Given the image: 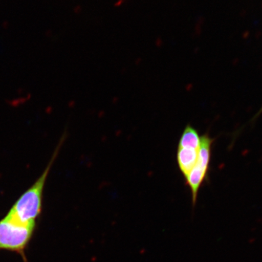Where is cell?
I'll return each instance as SVG.
<instances>
[{"instance_id": "cell-5", "label": "cell", "mask_w": 262, "mask_h": 262, "mask_svg": "<svg viewBox=\"0 0 262 262\" xmlns=\"http://www.w3.org/2000/svg\"><path fill=\"white\" fill-rule=\"evenodd\" d=\"M201 145V137L198 130L190 124L186 126L180 137L179 147H191L199 150Z\"/></svg>"}, {"instance_id": "cell-6", "label": "cell", "mask_w": 262, "mask_h": 262, "mask_svg": "<svg viewBox=\"0 0 262 262\" xmlns=\"http://www.w3.org/2000/svg\"><path fill=\"white\" fill-rule=\"evenodd\" d=\"M81 11V9L80 6H77L76 8L75 9V12L76 13H78Z\"/></svg>"}, {"instance_id": "cell-1", "label": "cell", "mask_w": 262, "mask_h": 262, "mask_svg": "<svg viewBox=\"0 0 262 262\" xmlns=\"http://www.w3.org/2000/svg\"><path fill=\"white\" fill-rule=\"evenodd\" d=\"M63 141L64 140H61L47 168L40 178L18 199L6 217L19 224L26 225L35 224V219L40 215L41 211L42 196L45 182Z\"/></svg>"}, {"instance_id": "cell-4", "label": "cell", "mask_w": 262, "mask_h": 262, "mask_svg": "<svg viewBox=\"0 0 262 262\" xmlns=\"http://www.w3.org/2000/svg\"><path fill=\"white\" fill-rule=\"evenodd\" d=\"M208 173L209 172L195 164L194 168L185 178V184L191 189L193 206L196 204L199 189L204 184L205 180L208 179Z\"/></svg>"}, {"instance_id": "cell-7", "label": "cell", "mask_w": 262, "mask_h": 262, "mask_svg": "<svg viewBox=\"0 0 262 262\" xmlns=\"http://www.w3.org/2000/svg\"><path fill=\"white\" fill-rule=\"evenodd\" d=\"M261 111H262V109H261V110L260 111V113H260L261 112Z\"/></svg>"}, {"instance_id": "cell-2", "label": "cell", "mask_w": 262, "mask_h": 262, "mask_svg": "<svg viewBox=\"0 0 262 262\" xmlns=\"http://www.w3.org/2000/svg\"><path fill=\"white\" fill-rule=\"evenodd\" d=\"M35 224H19L6 217L0 222V249L23 251L30 240Z\"/></svg>"}, {"instance_id": "cell-3", "label": "cell", "mask_w": 262, "mask_h": 262, "mask_svg": "<svg viewBox=\"0 0 262 262\" xmlns=\"http://www.w3.org/2000/svg\"><path fill=\"white\" fill-rule=\"evenodd\" d=\"M199 150L191 147H181L178 146L177 152V161L179 168L184 178L188 175L194 168L198 158Z\"/></svg>"}]
</instances>
